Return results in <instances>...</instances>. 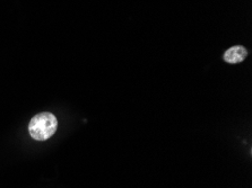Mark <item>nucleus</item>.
I'll return each instance as SVG.
<instances>
[{"mask_svg": "<svg viewBox=\"0 0 252 188\" xmlns=\"http://www.w3.org/2000/svg\"><path fill=\"white\" fill-rule=\"evenodd\" d=\"M248 55V51L244 47L241 45H235L228 50H226L224 53V61L231 64H236L244 61Z\"/></svg>", "mask_w": 252, "mask_h": 188, "instance_id": "2", "label": "nucleus"}, {"mask_svg": "<svg viewBox=\"0 0 252 188\" xmlns=\"http://www.w3.org/2000/svg\"><path fill=\"white\" fill-rule=\"evenodd\" d=\"M58 121L55 115L49 112L40 113L29 123L30 135L36 141H47L56 133Z\"/></svg>", "mask_w": 252, "mask_h": 188, "instance_id": "1", "label": "nucleus"}]
</instances>
